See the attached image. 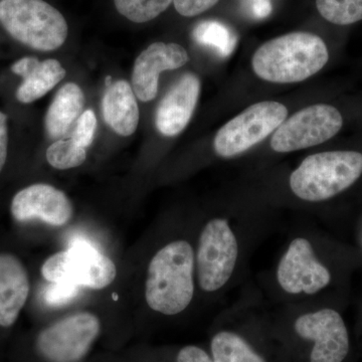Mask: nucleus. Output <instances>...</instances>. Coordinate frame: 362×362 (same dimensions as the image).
<instances>
[{"instance_id": "obj_1", "label": "nucleus", "mask_w": 362, "mask_h": 362, "mask_svg": "<svg viewBox=\"0 0 362 362\" xmlns=\"http://www.w3.org/2000/svg\"><path fill=\"white\" fill-rule=\"evenodd\" d=\"M199 226L195 238L197 289L214 301L244 282L252 255L279 226L268 209L251 206H225Z\"/></svg>"}, {"instance_id": "obj_2", "label": "nucleus", "mask_w": 362, "mask_h": 362, "mask_svg": "<svg viewBox=\"0 0 362 362\" xmlns=\"http://www.w3.org/2000/svg\"><path fill=\"white\" fill-rule=\"evenodd\" d=\"M320 233L309 225H295L275 264L259 274L258 289L268 303L322 301L335 272Z\"/></svg>"}, {"instance_id": "obj_3", "label": "nucleus", "mask_w": 362, "mask_h": 362, "mask_svg": "<svg viewBox=\"0 0 362 362\" xmlns=\"http://www.w3.org/2000/svg\"><path fill=\"white\" fill-rule=\"evenodd\" d=\"M226 307L209 333L214 362H295L274 327L269 303L258 287H247Z\"/></svg>"}, {"instance_id": "obj_4", "label": "nucleus", "mask_w": 362, "mask_h": 362, "mask_svg": "<svg viewBox=\"0 0 362 362\" xmlns=\"http://www.w3.org/2000/svg\"><path fill=\"white\" fill-rule=\"evenodd\" d=\"M272 321L295 362H349L351 338L342 314L322 301L271 305Z\"/></svg>"}, {"instance_id": "obj_5", "label": "nucleus", "mask_w": 362, "mask_h": 362, "mask_svg": "<svg viewBox=\"0 0 362 362\" xmlns=\"http://www.w3.org/2000/svg\"><path fill=\"white\" fill-rule=\"evenodd\" d=\"M195 240L175 238L164 243L150 259L145 281V301L159 315L185 313L197 296Z\"/></svg>"}, {"instance_id": "obj_6", "label": "nucleus", "mask_w": 362, "mask_h": 362, "mask_svg": "<svg viewBox=\"0 0 362 362\" xmlns=\"http://www.w3.org/2000/svg\"><path fill=\"white\" fill-rule=\"evenodd\" d=\"M362 176V153L351 150L307 156L288 175L289 194L305 206L329 202L356 185Z\"/></svg>"}, {"instance_id": "obj_7", "label": "nucleus", "mask_w": 362, "mask_h": 362, "mask_svg": "<svg viewBox=\"0 0 362 362\" xmlns=\"http://www.w3.org/2000/svg\"><path fill=\"white\" fill-rule=\"evenodd\" d=\"M329 59L325 42L310 33H291L261 45L252 59V70L267 82H302L322 70Z\"/></svg>"}, {"instance_id": "obj_8", "label": "nucleus", "mask_w": 362, "mask_h": 362, "mask_svg": "<svg viewBox=\"0 0 362 362\" xmlns=\"http://www.w3.org/2000/svg\"><path fill=\"white\" fill-rule=\"evenodd\" d=\"M0 23L14 40L37 51H54L68 37L63 14L44 0H0Z\"/></svg>"}, {"instance_id": "obj_9", "label": "nucleus", "mask_w": 362, "mask_h": 362, "mask_svg": "<svg viewBox=\"0 0 362 362\" xmlns=\"http://www.w3.org/2000/svg\"><path fill=\"white\" fill-rule=\"evenodd\" d=\"M42 275L51 283L68 282L101 290L114 282L117 268L110 258L85 240H78L66 251L47 258Z\"/></svg>"}, {"instance_id": "obj_10", "label": "nucleus", "mask_w": 362, "mask_h": 362, "mask_svg": "<svg viewBox=\"0 0 362 362\" xmlns=\"http://www.w3.org/2000/svg\"><path fill=\"white\" fill-rule=\"evenodd\" d=\"M288 115V109L278 102L252 105L228 121L216 133L214 149L221 158L239 156L277 130Z\"/></svg>"}, {"instance_id": "obj_11", "label": "nucleus", "mask_w": 362, "mask_h": 362, "mask_svg": "<svg viewBox=\"0 0 362 362\" xmlns=\"http://www.w3.org/2000/svg\"><path fill=\"white\" fill-rule=\"evenodd\" d=\"M100 333V319L90 312H78L40 331L35 349L45 362H81L89 354Z\"/></svg>"}, {"instance_id": "obj_12", "label": "nucleus", "mask_w": 362, "mask_h": 362, "mask_svg": "<svg viewBox=\"0 0 362 362\" xmlns=\"http://www.w3.org/2000/svg\"><path fill=\"white\" fill-rule=\"evenodd\" d=\"M343 118L335 107L317 104L297 112L281 124L270 146L277 153H289L328 141L339 132Z\"/></svg>"}, {"instance_id": "obj_13", "label": "nucleus", "mask_w": 362, "mask_h": 362, "mask_svg": "<svg viewBox=\"0 0 362 362\" xmlns=\"http://www.w3.org/2000/svg\"><path fill=\"white\" fill-rule=\"evenodd\" d=\"M11 214L16 221L40 220L52 226H66L73 218V204L65 192L49 185H33L14 195Z\"/></svg>"}, {"instance_id": "obj_14", "label": "nucleus", "mask_w": 362, "mask_h": 362, "mask_svg": "<svg viewBox=\"0 0 362 362\" xmlns=\"http://www.w3.org/2000/svg\"><path fill=\"white\" fill-rule=\"evenodd\" d=\"M189 57L177 44L154 42L139 54L132 74L133 90L142 102L152 101L158 92L159 75L176 70L187 63Z\"/></svg>"}, {"instance_id": "obj_15", "label": "nucleus", "mask_w": 362, "mask_h": 362, "mask_svg": "<svg viewBox=\"0 0 362 362\" xmlns=\"http://www.w3.org/2000/svg\"><path fill=\"white\" fill-rule=\"evenodd\" d=\"M201 93V82L194 74H185L168 90L156 113V127L162 135L176 136L192 119Z\"/></svg>"}, {"instance_id": "obj_16", "label": "nucleus", "mask_w": 362, "mask_h": 362, "mask_svg": "<svg viewBox=\"0 0 362 362\" xmlns=\"http://www.w3.org/2000/svg\"><path fill=\"white\" fill-rule=\"evenodd\" d=\"M30 294V279L18 257L0 254V326L11 327Z\"/></svg>"}, {"instance_id": "obj_17", "label": "nucleus", "mask_w": 362, "mask_h": 362, "mask_svg": "<svg viewBox=\"0 0 362 362\" xmlns=\"http://www.w3.org/2000/svg\"><path fill=\"white\" fill-rule=\"evenodd\" d=\"M11 70L23 78L16 98L23 104L33 103L44 97L66 77L65 69L54 59L40 62L37 58L25 57L16 62Z\"/></svg>"}, {"instance_id": "obj_18", "label": "nucleus", "mask_w": 362, "mask_h": 362, "mask_svg": "<svg viewBox=\"0 0 362 362\" xmlns=\"http://www.w3.org/2000/svg\"><path fill=\"white\" fill-rule=\"evenodd\" d=\"M104 120L121 136H130L137 129L139 108L134 90L126 81L107 88L102 102Z\"/></svg>"}, {"instance_id": "obj_19", "label": "nucleus", "mask_w": 362, "mask_h": 362, "mask_svg": "<svg viewBox=\"0 0 362 362\" xmlns=\"http://www.w3.org/2000/svg\"><path fill=\"white\" fill-rule=\"evenodd\" d=\"M84 106V93L77 84L68 83L62 87L52 100L45 117V128L49 137L56 139L66 135L82 115Z\"/></svg>"}, {"instance_id": "obj_20", "label": "nucleus", "mask_w": 362, "mask_h": 362, "mask_svg": "<svg viewBox=\"0 0 362 362\" xmlns=\"http://www.w3.org/2000/svg\"><path fill=\"white\" fill-rule=\"evenodd\" d=\"M195 42L204 47H211L221 58H228L235 51L238 37L233 30L225 23L216 21H204L195 26Z\"/></svg>"}, {"instance_id": "obj_21", "label": "nucleus", "mask_w": 362, "mask_h": 362, "mask_svg": "<svg viewBox=\"0 0 362 362\" xmlns=\"http://www.w3.org/2000/svg\"><path fill=\"white\" fill-rule=\"evenodd\" d=\"M324 20L333 25H349L362 21V0H316Z\"/></svg>"}, {"instance_id": "obj_22", "label": "nucleus", "mask_w": 362, "mask_h": 362, "mask_svg": "<svg viewBox=\"0 0 362 362\" xmlns=\"http://www.w3.org/2000/svg\"><path fill=\"white\" fill-rule=\"evenodd\" d=\"M173 0H114L117 11L133 23H147L160 16Z\"/></svg>"}, {"instance_id": "obj_23", "label": "nucleus", "mask_w": 362, "mask_h": 362, "mask_svg": "<svg viewBox=\"0 0 362 362\" xmlns=\"http://www.w3.org/2000/svg\"><path fill=\"white\" fill-rule=\"evenodd\" d=\"M87 158L84 147L73 139H59L47 150V162L56 169H71L82 165Z\"/></svg>"}, {"instance_id": "obj_24", "label": "nucleus", "mask_w": 362, "mask_h": 362, "mask_svg": "<svg viewBox=\"0 0 362 362\" xmlns=\"http://www.w3.org/2000/svg\"><path fill=\"white\" fill-rule=\"evenodd\" d=\"M80 293V286L73 283H52L45 293V300L49 306L59 307L70 303Z\"/></svg>"}, {"instance_id": "obj_25", "label": "nucleus", "mask_w": 362, "mask_h": 362, "mask_svg": "<svg viewBox=\"0 0 362 362\" xmlns=\"http://www.w3.org/2000/svg\"><path fill=\"white\" fill-rule=\"evenodd\" d=\"M96 128L97 118L94 112L92 110L83 112L82 115L78 117L71 139L80 146L87 148L94 140Z\"/></svg>"}, {"instance_id": "obj_26", "label": "nucleus", "mask_w": 362, "mask_h": 362, "mask_svg": "<svg viewBox=\"0 0 362 362\" xmlns=\"http://www.w3.org/2000/svg\"><path fill=\"white\" fill-rule=\"evenodd\" d=\"M173 362H214L207 347L197 344L183 345L173 354Z\"/></svg>"}, {"instance_id": "obj_27", "label": "nucleus", "mask_w": 362, "mask_h": 362, "mask_svg": "<svg viewBox=\"0 0 362 362\" xmlns=\"http://www.w3.org/2000/svg\"><path fill=\"white\" fill-rule=\"evenodd\" d=\"M218 0H173L176 11L182 16L192 18L209 11Z\"/></svg>"}, {"instance_id": "obj_28", "label": "nucleus", "mask_w": 362, "mask_h": 362, "mask_svg": "<svg viewBox=\"0 0 362 362\" xmlns=\"http://www.w3.org/2000/svg\"><path fill=\"white\" fill-rule=\"evenodd\" d=\"M245 2L250 16L256 20L268 18L273 9L271 0H245Z\"/></svg>"}, {"instance_id": "obj_29", "label": "nucleus", "mask_w": 362, "mask_h": 362, "mask_svg": "<svg viewBox=\"0 0 362 362\" xmlns=\"http://www.w3.org/2000/svg\"><path fill=\"white\" fill-rule=\"evenodd\" d=\"M7 144H8L7 117L6 114L0 111V173H1L6 162Z\"/></svg>"}, {"instance_id": "obj_30", "label": "nucleus", "mask_w": 362, "mask_h": 362, "mask_svg": "<svg viewBox=\"0 0 362 362\" xmlns=\"http://www.w3.org/2000/svg\"><path fill=\"white\" fill-rule=\"evenodd\" d=\"M105 84H106L107 87H110L112 85V78L110 76L106 78V81H105Z\"/></svg>"}]
</instances>
